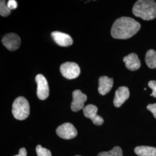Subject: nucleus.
Masks as SVG:
<instances>
[{
    "label": "nucleus",
    "instance_id": "f257e3e1",
    "mask_svg": "<svg viewBox=\"0 0 156 156\" xmlns=\"http://www.w3.org/2000/svg\"><path fill=\"white\" fill-rule=\"evenodd\" d=\"M140 24L135 19L129 17H122L113 23L111 28V35L113 38L127 39L137 33Z\"/></svg>",
    "mask_w": 156,
    "mask_h": 156
},
{
    "label": "nucleus",
    "instance_id": "f03ea898",
    "mask_svg": "<svg viewBox=\"0 0 156 156\" xmlns=\"http://www.w3.org/2000/svg\"><path fill=\"white\" fill-rule=\"evenodd\" d=\"M133 13L135 16L144 20H151L156 17V2L153 0L137 1L133 8Z\"/></svg>",
    "mask_w": 156,
    "mask_h": 156
},
{
    "label": "nucleus",
    "instance_id": "7ed1b4c3",
    "mask_svg": "<svg viewBox=\"0 0 156 156\" xmlns=\"http://www.w3.org/2000/svg\"><path fill=\"white\" fill-rule=\"evenodd\" d=\"M12 114L19 120L27 119L30 114V105L28 101L23 97H19L14 101L12 105Z\"/></svg>",
    "mask_w": 156,
    "mask_h": 156
},
{
    "label": "nucleus",
    "instance_id": "20e7f679",
    "mask_svg": "<svg viewBox=\"0 0 156 156\" xmlns=\"http://www.w3.org/2000/svg\"><path fill=\"white\" fill-rule=\"evenodd\" d=\"M60 72L64 77L68 79H73L79 76L80 69L75 62H66L60 66Z\"/></svg>",
    "mask_w": 156,
    "mask_h": 156
},
{
    "label": "nucleus",
    "instance_id": "39448f33",
    "mask_svg": "<svg viewBox=\"0 0 156 156\" xmlns=\"http://www.w3.org/2000/svg\"><path fill=\"white\" fill-rule=\"evenodd\" d=\"M35 81L37 83V96L40 100H45L49 95V88L48 81L45 76L38 74L35 77Z\"/></svg>",
    "mask_w": 156,
    "mask_h": 156
},
{
    "label": "nucleus",
    "instance_id": "423d86ee",
    "mask_svg": "<svg viewBox=\"0 0 156 156\" xmlns=\"http://www.w3.org/2000/svg\"><path fill=\"white\" fill-rule=\"evenodd\" d=\"M56 133L62 139L71 140L77 135L78 132L71 123H66L58 127L56 129Z\"/></svg>",
    "mask_w": 156,
    "mask_h": 156
},
{
    "label": "nucleus",
    "instance_id": "0eeeda50",
    "mask_svg": "<svg viewBox=\"0 0 156 156\" xmlns=\"http://www.w3.org/2000/svg\"><path fill=\"white\" fill-rule=\"evenodd\" d=\"M2 44L7 49L15 51L19 49L21 44V39L16 34L9 33L6 34L2 39Z\"/></svg>",
    "mask_w": 156,
    "mask_h": 156
},
{
    "label": "nucleus",
    "instance_id": "6e6552de",
    "mask_svg": "<svg viewBox=\"0 0 156 156\" xmlns=\"http://www.w3.org/2000/svg\"><path fill=\"white\" fill-rule=\"evenodd\" d=\"M97 107L92 104L88 105L83 108L84 116L90 119L95 125L101 126L104 123V119L102 117L97 115Z\"/></svg>",
    "mask_w": 156,
    "mask_h": 156
},
{
    "label": "nucleus",
    "instance_id": "1a4fd4ad",
    "mask_svg": "<svg viewBox=\"0 0 156 156\" xmlns=\"http://www.w3.org/2000/svg\"><path fill=\"white\" fill-rule=\"evenodd\" d=\"M73 100L71 103V109L73 112L79 111L83 109L84 102L87 100L86 95L80 90H76L73 93Z\"/></svg>",
    "mask_w": 156,
    "mask_h": 156
},
{
    "label": "nucleus",
    "instance_id": "9d476101",
    "mask_svg": "<svg viewBox=\"0 0 156 156\" xmlns=\"http://www.w3.org/2000/svg\"><path fill=\"white\" fill-rule=\"evenodd\" d=\"M129 96V91L128 87L122 86L119 87L115 92L113 104L115 106L119 108L123 105L124 102L128 100Z\"/></svg>",
    "mask_w": 156,
    "mask_h": 156
},
{
    "label": "nucleus",
    "instance_id": "9b49d317",
    "mask_svg": "<svg viewBox=\"0 0 156 156\" xmlns=\"http://www.w3.org/2000/svg\"><path fill=\"white\" fill-rule=\"evenodd\" d=\"M51 35L56 44L61 46L66 47L73 45V38L67 34L59 31H54L51 33Z\"/></svg>",
    "mask_w": 156,
    "mask_h": 156
},
{
    "label": "nucleus",
    "instance_id": "f8f14e48",
    "mask_svg": "<svg viewBox=\"0 0 156 156\" xmlns=\"http://www.w3.org/2000/svg\"><path fill=\"white\" fill-rule=\"evenodd\" d=\"M126 68L130 71H136L140 67V62L136 54L132 53L123 58Z\"/></svg>",
    "mask_w": 156,
    "mask_h": 156
},
{
    "label": "nucleus",
    "instance_id": "ddd939ff",
    "mask_svg": "<svg viewBox=\"0 0 156 156\" xmlns=\"http://www.w3.org/2000/svg\"><path fill=\"white\" fill-rule=\"evenodd\" d=\"M98 82V92L102 95H104L108 93L113 86V78H109L106 76L100 77Z\"/></svg>",
    "mask_w": 156,
    "mask_h": 156
},
{
    "label": "nucleus",
    "instance_id": "4468645a",
    "mask_svg": "<svg viewBox=\"0 0 156 156\" xmlns=\"http://www.w3.org/2000/svg\"><path fill=\"white\" fill-rule=\"evenodd\" d=\"M134 151L139 156H156V147L151 146H138L135 148Z\"/></svg>",
    "mask_w": 156,
    "mask_h": 156
},
{
    "label": "nucleus",
    "instance_id": "2eb2a0df",
    "mask_svg": "<svg viewBox=\"0 0 156 156\" xmlns=\"http://www.w3.org/2000/svg\"><path fill=\"white\" fill-rule=\"evenodd\" d=\"M145 62L147 67L151 69H156V51L153 49L148 50L145 56Z\"/></svg>",
    "mask_w": 156,
    "mask_h": 156
},
{
    "label": "nucleus",
    "instance_id": "dca6fc26",
    "mask_svg": "<svg viewBox=\"0 0 156 156\" xmlns=\"http://www.w3.org/2000/svg\"><path fill=\"white\" fill-rule=\"evenodd\" d=\"M98 156H123V151L119 146H116L111 151L100 153Z\"/></svg>",
    "mask_w": 156,
    "mask_h": 156
},
{
    "label": "nucleus",
    "instance_id": "f3484780",
    "mask_svg": "<svg viewBox=\"0 0 156 156\" xmlns=\"http://www.w3.org/2000/svg\"><path fill=\"white\" fill-rule=\"evenodd\" d=\"M11 13V11L8 8L6 4L5 1L1 0L0 1V14L1 16L6 17L9 16Z\"/></svg>",
    "mask_w": 156,
    "mask_h": 156
},
{
    "label": "nucleus",
    "instance_id": "a211bd4d",
    "mask_svg": "<svg viewBox=\"0 0 156 156\" xmlns=\"http://www.w3.org/2000/svg\"><path fill=\"white\" fill-rule=\"evenodd\" d=\"M36 152L38 156H51L50 151L43 147L41 145H38L36 147Z\"/></svg>",
    "mask_w": 156,
    "mask_h": 156
},
{
    "label": "nucleus",
    "instance_id": "6ab92c4d",
    "mask_svg": "<svg viewBox=\"0 0 156 156\" xmlns=\"http://www.w3.org/2000/svg\"><path fill=\"white\" fill-rule=\"evenodd\" d=\"M149 87L152 89L153 91L151 94V96H153L156 98V80H151L148 83Z\"/></svg>",
    "mask_w": 156,
    "mask_h": 156
},
{
    "label": "nucleus",
    "instance_id": "aec40b11",
    "mask_svg": "<svg viewBox=\"0 0 156 156\" xmlns=\"http://www.w3.org/2000/svg\"><path fill=\"white\" fill-rule=\"evenodd\" d=\"M6 5L11 11L13 9H15L17 7V3L15 0H9Z\"/></svg>",
    "mask_w": 156,
    "mask_h": 156
},
{
    "label": "nucleus",
    "instance_id": "412c9836",
    "mask_svg": "<svg viewBox=\"0 0 156 156\" xmlns=\"http://www.w3.org/2000/svg\"><path fill=\"white\" fill-rule=\"evenodd\" d=\"M147 109L153 113L154 117L156 119V104H149L147 106Z\"/></svg>",
    "mask_w": 156,
    "mask_h": 156
},
{
    "label": "nucleus",
    "instance_id": "4be33fe9",
    "mask_svg": "<svg viewBox=\"0 0 156 156\" xmlns=\"http://www.w3.org/2000/svg\"><path fill=\"white\" fill-rule=\"evenodd\" d=\"M27 156V151H26V149L25 148H24V147L21 148L19 150V154L16 155V156Z\"/></svg>",
    "mask_w": 156,
    "mask_h": 156
},
{
    "label": "nucleus",
    "instance_id": "5701e85b",
    "mask_svg": "<svg viewBox=\"0 0 156 156\" xmlns=\"http://www.w3.org/2000/svg\"></svg>",
    "mask_w": 156,
    "mask_h": 156
}]
</instances>
